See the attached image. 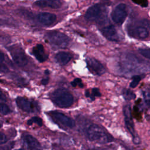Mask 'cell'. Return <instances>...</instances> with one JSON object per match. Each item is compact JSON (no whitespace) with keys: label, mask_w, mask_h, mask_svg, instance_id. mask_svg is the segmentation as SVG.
I'll use <instances>...</instances> for the list:
<instances>
[{"label":"cell","mask_w":150,"mask_h":150,"mask_svg":"<svg viewBox=\"0 0 150 150\" xmlns=\"http://www.w3.org/2000/svg\"><path fill=\"white\" fill-rule=\"evenodd\" d=\"M87 67L93 74L101 76L106 71L104 66L96 59L92 57H87L86 59Z\"/></svg>","instance_id":"obj_7"},{"label":"cell","mask_w":150,"mask_h":150,"mask_svg":"<svg viewBox=\"0 0 150 150\" xmlns=\"http://www.w3.org/2000/svg\"><path fill=\"white\" fill-rule=\"evenodd\" d=\"M5 59V56L3 53H2L1 52H0V62H2Z\"/></svg>","instance_id":"obj_32"},{"label":"cell","mask_w":150,"mask_h":150,"mask_svg":"<svg viewBox=\"0 0 150 150\" xmlns=\"http://www.w3.org/2000/svg\"><path fill=\"white\" fill-rule=\"evenodd\" d=\"M9 70L7 66L4 64L2 62H0V73H6Z\"/></svg>","instance_id":"obj_26"},{"label":"cell","mask_w":150,"mask_h":150,"mask_svg":"<svg viewBox=\"0 0 150 150\" xmlns=\"http://www.w3.org/2000/svg\"><path fill=\"white\" fill-rule=\"evenodd\" d=\"M50 98L53 102L61 108H68L73 103V97L67 90L63 88H58L51 94Z\"/></svg>","instance_id":"obj_2"},{"label":"cell","mask_w":150,"mask_h":150,"mask_svg":"<svg viewBox=\"0 0 150 150\" xmlns=\"http://www.w3.org/2000/svg\"><path fill=\"white\" fill-rule=\"evenodd\" d=\"M0 100L3 101H6V97L5 95L4 94V93L0 90Z\"/></svg>","instance_id":"obj_30"},{"label":"cell","mask_w":150,"mask_h":150,"mask_svg":"<svg viewBox=\"0 0 150 150\" xmlns=\"http://www.w3.org/2000/svg\"><path fill=\"white\" fill-rule=\"evenodd\" d=\"M33 5L39 8H50L57 9L61 7L62 4L60 0H38Z\"/></svg>","instance_id":"obj_14"},{"label":"cell","mask_w":150,"mask_h":150,"mask_svg":"<svg viewBox=\"0 0 150 150\" xmlns=\"http://www.w3.org/2000/svg\"><path fill=\"white\" fill-rule=\"evenodd\" d=\"M27 124L29 125H32L33 124H36L39 126H42V120L39 117H33L28 121Z\"/></svg>","instance_id":"obj_20"},{"label":"cell","mask_w":150,"mask_h":150,"mask_svg":"<svg viewBox=\"0 0 150 150\" xmlns=\"http://www.w3.org/2000/svg\"><path fill=\"white\" fill-rule=\"evenodd\" d=\"M7 141V138L6 135L0 132V144H3Z\"/></svg>","instance_id":"obj_27"},{"label":"cell","mask_w":150,"mask_h":150,"mask_svg":"<svg viewBox=\"0 0 150 150\" xmlns=\"http://www.w3.org/2000/svg\"><path fill=\"white\" fill-rule=\"evenodd\" d=\"M71 84L74 87L79 86V87L81 88V87H83V86H84V85H83V84L82 83V81H81V80L80 78H76V79H74V80L71 82Z\"/></svg>","instance_id":"obj_25"},{"label":"cell","mask_w":150,"mask_h":150,"mask_svg":"<svg viewBox=\"0 0 150 150\" xmlns=\"http://www.w3.org/2000/svg\"><path fill=\"white\" fill-rule=\"evenodd\" d=\"M48 83H49V78H47V77L43 79L41 81V83L43 85H46Z\"/></svg>","instance_id":"obj_31"},{"label":"cell","mask_w":150,"mask_h":150,"mask_svg":"<svg viewBox=\"0 0 150 150\" xmlns=\"http://www.w3.org/2000/svg\"><path fill=\"white\" fill-rule=\"evenodd\" d=\"M49 73H50V71H49L48 70H46L45 71V74H46V75H49Z\"/></svg>","instance_id":"obj_34"},{"label":"cell","mask_w":150,"mask_h":150,"mask_svg":"<svg viewBox=\"0 0 150 150\" xmlns=\"http://www.w3.org/2000/svg\"><path fill=\"white\" fill-rule=\"evenodd\" d=\"M38 21L45 26L52 25L56 20V15L49 12H40L36 15Z\"/></svg>","instance_id":"obj_13"},{"label":"cell","mask_w":150,"mask_h":150,"mask_svg":"<svg viewBox=\"0 0 150 150\" xmlns=\"http://www.w3.org/2000/svg\"><path fill=\"white\" fill-rule=\"evenodd\" d=\"M9 39L7 36H2L0 35V43H8V40H9Z\"/></svg>","instance_id":"obj_29"},{"label":"cell","mask_w":150,"mask_h":150,"mask_svg":"<svg viewBox=\"0 0 150 150\" xmlns=\"http://www.w3.org/2000/svg\"><path fill=\"white\" fill-rule=\"evenodd\" d=\"M100 4L103 6H110L111 4V2L110 0H101Z\"/></svg>","instance_id":"obj_28"},{"label":"cell","mask_w":150,"mask_h":150,"mask_svg":"<svg viewBox=\"0 0 150 150\" xmlns=\"http://www.w3.org/2000/svg\"><path fill=\"white\" fill-rule=\"evenodd\" d=\"M23 141L26 146L30 150H41V146L38 141L30 135H26L23 137Z\"/></svg>","instance_id":"obj_16"},{"label":"cell","mask_w":150,"mask_h":150,"mask_svg":"<svg viewBox=\"0 0 150 150\" xmlns=\"http://www.w3.org/2000/svg\"><path fill=\"white\" fill-rule=\"evenodd\" d=\"M16 103L18 107L25 112H33L37 108L36 104L35 102L24 97H18L16 98Z\"/></svg>","instance_id":"obj_10"},{"label":"cell","mask_w":150,"mask_h":150,"mask_svg":"<svg viewBox=\"0 0 150 150\" xmlns=\"http://www.w3.org/2000/svg\"><path fill=\"white\" fill-rule=\"evenodd\" d=\"M1 126H2V124H1V122H0V128H1Z\"/></svg>","instance_id":"obj_35"},{"label":"cell","mask_w":150,"mask_h":150,"mask_svg":"<svg viewBox=\"0 0 150 150\" xmlns=\"http://www.w3.org/2000/svg\"><path fill=\"white\" fill-rule=\"evenodd\" d=\"M32 54L40 63L45 62L49 57L48 54L46 53L43 45L41 44H38L33 47Z\"/></svg>","instance_id":"obj_15"},{"label":"cell","mask_w":150,"mask_h":150,"mask_svg":"<svg viewBox=\"0 0 150 150\" xmlns=\"http://www.w3.org/2000/svg\"><path fill=\"white\" fill-rule=\"evenodd\" d=\"M45 39L52 45L60 48L67 47L70 39L64 33L58 30H50L45 34Z\"/></svg>","instance_id":"obj_3"},{"label":"cell","mask_w":150,"mask_h":150,"mask_svg":"<svg viewBox=\"0 0 150 150\" xmlns=\"http://www.w3.org/2000/svg\"><path fill=\"white\" fill-rule=\"evenodd\" d=\"M122 95L125 100H131L136 97V95L129 89H124L122 92Z\"/></svg>","instance_id":"obj_18"},{"label":"cell","mask_w":150,"mask_h":150,"mask_svg":"<svg viewBox=\"0 0 150 150\" xmlns=\"http://www.w3.org/2000/svg\"><path fill=\"white\" fill-rule=\"evenodd\" d=\"M87 136L91 141L99 144H107L113 141V137L103 127L91 124L87 129Z\"/></svg>","instance_id":"obj_1"},{"label":"cell","mask_w":150,"mask_h":150,"mask_svg":"<svg viewBox=\"0 0 150 150\" xmlns=\"http://www.w3.org/2000/svg\"><path fill=\"white\" fill-rule=\"evenodd\" d=\"M10 109L9 107L4 103H0V113L2 114H7L9 113Z\"/></svg>","instance_id":"obj_23"},{"label":"cell","mask_w":150,"mask_h":150,"mask_svg":"<svg viewBox=\"0 0 150 150\" xmlns=\"http://www.w3.org/2000/svg\"><path fill=\"white\" fill-rule=\"evenodd\" d=\"M100 32L104 37L110 41L117 42L119 40V36L115 28L113 25L103 27L100 29Z\"/></svg>","instance_id":"obj_12"},{"label":"cell","mask_w":150,"mask_h":150,"mask_svg":"<svg viewBox=\"0 0 150 150\" xmlns=\"http://www.w3.org/2000/svg\"><path fill=\"white\" fill-rule=\"evenodd\" d=\"M134 4L141 6L143 8H146L148 5V0H131Z\"/></svg>","instance_id":"obj_24"},{"label":"cell","mask_w":150,"mask_h":150,"mask_svg":"<svg viewBox=\"0 0 150 150\" xmlns=\"http://www.w3.org/2000/svg\"><path fill=\"white\" fill-rule=\"evenodd\" d=\"M138 52L145 58L150 59V49H139Z\"/></svg>","instance_id":"obj_22"},{"label":"cell","mask_w":150,"mask_h":150,"mask_svg":"<svg viewBox=\"0 0 150 150\" xmlns=\"http://www.w3.org/2000/svg\"><path fill=\"white\" fill-rule=\"evenodd\" d=\"M127 6L124 3H120L114 8L111 16L114 22L118 25H121L127 18Z\"/></svg>","instance_id":"obj_6"},{"label":"cell","mask_w":150,"mask_h":150,"mask_svg":"<svg viewBox=\"0 0 150 150\" xmlns=\"http://www.w3.org/2000/svg\"><path fill=\"white\" fill-rule=\"evenodd\" d=\"M101 93L99 90V88H93L91 90V93H90V98L91 100H94L95 98L96 97H100L101 96Z\"/></svg>","instance_id":"obj_21"},{"label":"cell","mask_w":150,"mask_h":150,"mask_svg":"<svg viewBox=\"0 0 150 150\" xmlns=\"http://www.w3.org/2000/svg\"><path fill=\"white\" fill-rule=\"evenodd\" d=\"M123 114L125 127L132 136L133 141L135 144H139V139L134 128V124L132 117L131 109L129 105H125L123 108Z\"/></svg>","instance_id":"obj_4"},{"label":"cell","mask_w":150,"mask_h":150,"mask_svg":"<svg viewBox=\"0 0 150 150\" xmlns=\"http://www.w3.org/2000/svg\"><path fill=\"white\" fill-rule=\"evenodd\" d=\"M50 114L52 118L56 122H57L59 124L63 127L72 128L75 125V122L73 120H72L71 118L66 116V115L62 112L54 111L51 112Z\"/></svg>","instance_id":"obj_8"},{"label":"cell","mask_w":150,"mask_h":150,"mask_svg":"<svg viewBox=\"0 0 150 150\" xmlns=\"http://www.w3.org/2000/svg\"><path fill=\"white\" fill-rule=\"evenodd\" d=\"M142 79V75H135L131 77V81L129 84V87L131 88H135L139 84V81Z\"/></svg>","instance_id":"obj_19"},{"label":"cell","mask_w":150,"mask_h":150,"mask_svg":"<svg viewBox=\"0 0 150 150\" xmlns=\"http://www.w3.org/2000/svg\"><path fill=\"white\" fill-rule=\"evenodd\" d=\"M8 49L13 61L18 66L24 67L28 64V59L22 47L17 45H13Z\"/></svg>","instance_id":"obj_5"},{"label":"cell","mask_w":150,"mask_h":150,"mask_svg":"<svg viewBox=\"0 0 150 150\" xmlns=\"http://www.w3.org/2000/svg\"><path fill=\"white\" fill-rule=\"evenodd\" d=\"M85 96L86 97H89L90 98V92L88 90H86L85 92Z\"/></svg>","instance_id":"obj_33"},{"label":"cell","mask_w":150,"mask_h":150,"mask_svg":"<svg viewBox=\"0 0 150 150\" xmlns=\"http://www.w3.org/2000/svg\"><path fill=\"white\" fill-rule=\"evenodd\" d=\"M128 33L131 37L138 39H145L149 36V31L148 29L141 26L129 28L128 30Z\"/></svg>","instance_id":"obj_11"},{"label":"cell","mask_w":150,"mask_h":150,"mask_svg":"<svg viewBox=\"0 0 150 150\" xmlns=\"http://www.w3.org/2000/svg\"><path fill=\"white\" fill-rule=\"evenodd\" d=\"M71 59L72 55L70 53L66 52H59L55 56L56 60L62 66L67 64Z\"/></svg>","instance_id":"obj_17"},{"label":"cell","mask_w":150,"mask_h":150,"mask_svg":"<svg viewBox=\"0 0 150 150\" xmlns=\"http://www.w3.org/2000/svg\"><path fill=\"white\" fill-rule=\"evenodd\" d=\"M103 6L100 3L92 5L87 10L84 15L85 18L89 21H97L102 15Z\"/></svg>","instance_id":"obj_9"}]
</instances>
